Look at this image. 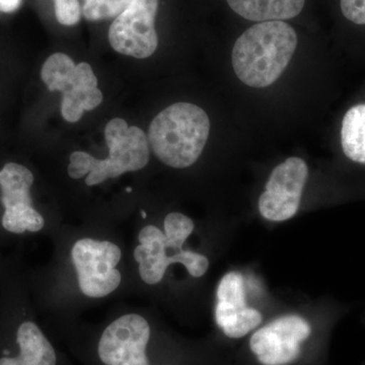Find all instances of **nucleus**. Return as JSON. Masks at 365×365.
Returning <instances> with one entry per match:
<instances>
[{
  "label": "nucleus",
  "instance_id": "9b49d317",
  "mask_svg": "<svg viewBox=\"0 0 365 365\" xmlns=\"http://www.w3.org/2000/svg\"><path fill=\"white\" fill-rule=\"evenodd\" d=\"M311 335V326L299 316L281 317L254 334L250 347L263 365H287L300 355V344Z\"/></svg>",
  "mask_w": 365,
  "mask_h": 365
},
{
  "label": "nucleus",
  "instance_id": "ddd939ff",
  "mask_svg": "<svg viewBox=\"0 0 365 365\" xmlns=\"http://www.w3.org/2000/svg\"><path fill=\"white\" fill-rule=\"evenodd\" d=\"M20 359L25 365H56L54 348L32 322L21 324L16 334Z\"/></svg>",
  "mask_w": 365,
  "mask_h": 365
},
{
  "label": "nucleus",
  "instance_id": "dca6fc26",
  "mask_svg": "<svg viewBox=\"0 0 365 365\" xmlns=\"http://www.w3.org/2000/svg\"><path fill=\"white\" fill-rule=\"evenodd\" d=\"M217 302L232 304L237 311L246 309L244 277L241 273L230 272L223 276L217 288Z\"/></svg>",
  "mask_w": 365,
  "mask_h": 365
},
{
  "label": "nucleus",
  "instance_id": "f03ea898",
  "mask_svg": "<svg viewBox=\"0 0 365 365\" xmlns=\"http://www.w3.org/2000/svg\"><path fill=\"white\" fill-rule=\"evenodd\" d=\"M210 121L200 107L177 103L153 120L148 143L160 162L184 169L197 162L207 143Z\"/></svg>",
  "mask_w": 365,
  "mask_h": 365
},
{
  "label": "nucleus",
  "instance_id": "4468645a",
  "mask_svg": "<svg viewBox=\"0 0 365 365\" xmlns=\"http://www.w3.org/2000/svg\"><path fill=\"white\" fill-rule=\"evenodd\" d=\"M341 144L346 157L365 165V105L346 113L341 128Z\"/></svg>",
  "mask_w": 365,
  "mask_h": 365
},
{
  "label": "nucleus",
  "instance_id": "aec40b11",
  "mask_svg": "<svg viewBox=\"0 0 365 365\" xmlns=\"http://www.w3.org/2000/svg\"><path fill=\"white\" fill-rule=\"evenodd\" d=\"M341 11L348 21L365 25V0H340Z\"/></svg>",
  "mask_w": 365,
  "mask_h": 365
},
{
  "label": "nucleus",
  "instance_id": "f3484780",
  "mask_svg": "<svg viewBox=\"0 0 365 365\" xmlns=\"http://www.w3.org/2000/svg\"><path fill=\"white\" fill-rule=\"evenodd\" d=\"M83 14L86 20L117 18L133 0H83Z\"/></svg>",
  "mask_w": 365,
  "mask_h": 365
},
{
  "label": "nucleus",
  "instance_id": "412c9836",
  "mask_svg": "<svg viewBox=\"0 0 365 365\" xmlns=\"http://www.w3.org/2000/svg\"><path fill=\"white\" fill-rule=\"evenodd\" d=\"M23 0H0V11L2 13H14L20 9Z\"/></svg>",
  "mask_w": 365,
  "mask_h": 365
},
{
  "label": "nucleus",
  "instance_id": "5701e85b",
  "mask_svg": "<svg viewBox=\"0 0 365 365\" xmlns=\"http://www.w3.org/2000/svg\"><path fill=\"white\" fill-rule=\"evenodd\" d=\"M141 215H143V217H146V213H144L143 211L141 212Z\"/></svg>",
  "mask_w": 365,
  "mask_h": 365
},
{
  "label": "nucleus",
  "instance_id": "0eeeda50",
  "mask_svg": "<svg viewBox=\"0 0 365 365\" xmlns=\"http://www.w3.org/2000/svg\"><path fill=\"white\" fill-rule=\"evenodd\" d=\"M33 182L32 172L19 163H6L0 170V199L4 206L2 225L7 232H37L44 227V218L32 205Z\"/></svg>",
  "mask_w": 365,
  "mask_h": 365
},
{
  "label": "nucleus",
  "instance_id": "39448f33",
  "mask_svg": "<svg viewBox=\"0 0 365 365\" xmlns=\"http://www.w3.org/2000/svg\"><path fill=\"white\" fill-rule=\"evenodd\" d=\"M121 256V250L113 242L91 239L76 242L71 257L83 294L98 299L115 292L121 282V273L116 269Z\"/></svg>",
  "mask_w": 365,
  "mask_h": 365
},
{
  "label": "nucleus",
  "instance_id": "f257e3e1",
  "mask_svg": "<svg viewBox=\"0 0 365 365\" xmlns=\"http://www.w3.org/2000/svg\"><path fill=\"white\" fill-rule=\"evenodd\" d=\"M297 46V33L284 21L256 24L242 33L232 49L235 76L252 88H267L287 69Z\"/></svg>",
  "mask_w": 365,
  "mask_h": 365
},
{
  "label": "nucleus",
  "instance_id": "9d476101",
  "mask_svg": "<svg viewBox=\"0 0 365 365\" xmlns=\"http://www.w3.org/2000/svg\"><path fill=\"white\" fill-rule=\"evenodd\" d=\"M150 338V327L143 317L125 314L103 333L98 356L106 365H150L145 352Z\"/></svg>",
  "mask_w": 365,
  "mask_h": 365
},
{
  "label": "nucleus",
  "instance_id": "423d86ee",
  "mask_svg": "<svg viewBox=\"0 0 365 365\" xmlns=\"http://www.w3.org/2000/svg\"><path fill=\"white\" fill-rule=\"evenodd\" d=\"M158 0H133L115 19L109 30V42L120 54L148 58L157 50L155 21Z\"/></svg>",
  "mask_w": 365,
  "mask_h": 365
},
{
  "label": "nucleus",
  "instance_id": "7ed1b4c3",
  "mask_svg": "<svg viewBox=\"0 0 365 365\" xmlns=\"http://www.w3.org/2000/svg\"><path fill=\"white\" fill-rule=\"evenodd\" d=\"M105 138L109 148V155L105 160H98L83 151L71 153L68 175L72 179H81L88 174L86 185L95 186L148 165L150 143L139 127H129L125 120L115 118L106 126Z\"/></svg>",
  "mask_w": 365,
  "mask_h": 365
},
{
  "label": "nucleus",
  "instance_id": "6e6552de",
  "mask_svg": "<svg viewBox=\"0 0 365 365\" xmlns=\"http://www.w3.org/2000/svg\"><path fill=\"white\" fill-rule=\"evenodd\" d=\"M138 240L140 245L134 251V258L139 264L141 279L148 284L160 282L167 268L175 263L182 264L193 277H201L208 270V259L195 252L182 250L173 256H167V237L155 225L143 227Z\"/></svg>",
  "mask_w": 365,
  "mask_h": 365
},
{
  "label": "nucleus",
  "instance_id": "a211bd4d",
  "mask_svg": "<svg viewBox=\"0 0 365 365\" xmlns=\"http://www.w3.org/2000/svg\"><path fill=\"white\" fill-rule=\"evenodd\" d=\"M262 322V314L257 309L246 307L239 314H237L234 323L223 329V332L230 338L244 337L247 334L254 330L257 326L260 325Z\"/></svg>",
  "mask_w": 365,
  "mask_h": 365
},
{
  "label": "nucleus",
  "instance_id": "f8f14e48",
  "mask_svg": "<svg viewBox=\"0 0 365 365\" xmlns=\"http://www.w3.org/2000/svg\"><path fill=\"white\" fill-rule=\"evenodd\" d=\"M242 18L252 21H285L299 16L306 0H227Z\"/></svg>",
  "mask_w": 365,
  "mask_h": 365
},
{
  "label": "nucleus",
  "instance_id": "20e7f679",
  "mask_svg": "<svg viewBox=\"0 0 365 365\" xmlns=\"http://www.w3.org/2000/svg\"><path fill=\"white\" fill-rule=\"evenodd\" d=\"M50 91H61V114L66 121L76 123L83 113L96 109L103 102L102 91L90 64H76L63 53H55L46 60L41 71Z\"/></svg>",
  "mask_w": 365,
  "mask_h": 365
},
{
  "label": "nucleus",
  "instance_id": "1a4fd4ad",
  "mask_svg": "<svg viewBox=\"0 0 365 365\" xmlns=\"http://www.w3.org/2000/svg\"><path fill=\"white\" fill-rule=\"evenodd\" d=\"M309 177L306 162L289 158L273 170L266 191L259 199V210L271 222H285L297 215L302 190Z\"/></svg>",
  "mask_w": 365,
  "mask_h": 365
},
{
  "label": "nucleus",
  "instance_id": "4be33fe9",
  "mask_svg": "<svg viewBox=\"0 0 365 365\" xmlns=\"http://www.w3.org/2000/svg\"><path fill=\"white\" fill-rule=\"evenodd\" d=\"M0 365H25L20 357H4L0 359Z\"/></svg>",
  "mask_w": 365,
  "mask_h": 365
},
{
  "label": "nucleus",
  "instance_id": "6ab92c4d",
  "mask_svg": "<svg viewBox=\"0 0 365 365\" xmlns=\"http://www.w3.org/2000/svg\"><path fill=\"white\" fill-rule=\"evenodd\" d=\"M55 16L59 24L74 26L81 20V9L78 0H54Z\"/></svg>",
  "mask_w": 365,
  "mask_h": 365
},
{
  "label": "nucleus",
  "instance_id": "2eb2a0df",
  "mask_svg": "<svg viewBox=\"0 0 365 365\" xmlns=\"http://www.w3.org/2000/svg\"><path fill=\"white\" fill-rule=\"evenodd\" d=\"M163 225L168 249L182 251V245L194 230V223L191 218L181 213L172 212L167 215Z\"/></svg>",
  "mask_w": 365,
  "mask_h": 365
}]
</instances>
